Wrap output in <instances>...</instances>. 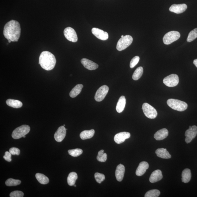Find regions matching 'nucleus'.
<instances>
[{
  "mask_svg": "<svg viewBox=\"0 0 197 197\" xmlns=\"http://www.w3.org/2000/svg\"><path fill=\"white\" fill-rule=\"evenodd\" d=\"M69 154L73 157H77L83 153V151L81 149H75L69 150L68 151Z\"/></svg>",
  "mask_w": 197,
  "mask_h": 197,
  "instance_id": "nucleus-32",
  "label": "nucleus"
},
{
  "mask_svg": "<svg viewBox=\"0 0 197 197\" xmlns=\"http://www.w3.org/2000/svg\"><path fill=\"white\" fill-rule=\"evenodd\" d=\"M139 59H140V58L138 56H136L133 57L130 61V68H133L135 67L139 62Z\"/></svg>",
  "mask_w": 197,
  "mask_h": 197,
  "instance_id": "nucleus-36",
  "label": "nucleus"
},
{
  "mask_svg": "<svg viewBox=\"0 0 197 197\" xmlns=\"http://www.w3.org/2000/svg\"><path fill=\"white\" fill-rule=\"evenodd\" d=\"M97 159L98 161L104 162L107 159V155L106 153H104L103 150H101L98 152L97 156Z\"/></svg>",
  "mask_w": 197,
  "mask_h": 197,
  "instance_id": "nucleus-31",
  "label": "nucleus"
},
{
  "mask_svg": "<svg viewBox=\"0 0 197 197\" xmlns=\"http://www.w3.org/2000/svg\"><path fill=\"white\" fill-rule=\"evenodd\" d=\"M163 82L168 87H175L179 83V77L177 75L172 74L165 77Z\"/></svg>",
  "mask_w": 197,
  "mask_h": 197,
  "instance_id": "nucleus-8",
  "label": "nucleus"
},
{
  "mask_svg": "<svg viewBox=\"0 0 197 197\" xmlns=\"http://www.w3.org/2000/svg\"><path fill=\"white\" fill-rule=\"evenodd\" d=\"M143 73V68L142 67H140L137 68L135 71L132 76V78L134 81H137L140 78Z\"/></svg>",
  "mask_w": 197,
  "mask_h": 197,
  "instance_id": "nucleus-29",
  "label": "nucleus"
},
{
  "mask_svg": "<svg viewBox=\"0 0 197 197\" xmlns=\"http://www.w3.org/2000/svg\"><path fill=\"white\" fill-rule=\"evenodd\" d=\"M81 62L85 68L89 70H94L97 69L98 67L97 63L87 59H82Z\"/></svg>",
  "mask_w": 197,
  "mask_h": 197,
  "instance_id": "nucleus-16",
  "label": "nucleus"
},
{
  "mask_svg": "<svg viewBox=\"0 0 197 197\" xmlns=\"http://www.w3.org/2000/svg\"><path fill=\"white\" fill-rule=\"evenodd\" d=\"M197 38V28L191 31L188 34L187 41L188 42H191Z\"/></svg>",
  "mask_w": 197,
  "mask_h": 197,
  "instance_id": "nucleus-34",
  "label": "nucleus"
},
{
  "mask_svg": "<svg viewBox=\"0 0 197 197\" xmlns=\"http://www.w3.org/2000/svg\"><path fill=\"white\" fill-rule=\"evenodd\" d=\"M130 133L127 132H122L118 133L114 137V140L117 144L124 142L126 139L130 137Z\"/></svg>",
  "mask_w": 197,
  "mask_h": 197,
  "instance_id": "nucleus-15",
  "label": "nucleus"
},
{
  "mask_svg": "<svg viewBox=\"0 0 197 197\" xmlns=\"http://www.w3.org/2000/svg\"><path fill=\"white\" fill-rule=\"evenodd\" d=\"M133 41L132 37L130 35L124 36L119 40L117 44L116 49L118 51L125 50L132 44Z\"/></svg>",
  "mask_w": 197,
  "mask_h": 197,
  "instance_id": "nucleus-5",
  "label": "nucleus"
},
{
  "mask_svg": "<svg viewBox=\"0 0 197 197\" xmlns=\"http://www.w3.org/2000/svg\"><path fill=\"white\" fill-rule=\"evenodd\" d=\"M155 153L158 157L164 159H169L171 157V155L167 150V149L159 148L155 151Z\"/></svg>",
  "mask_w": 197,
  "mask_h": 197,
  "instance_id": "nucleus-22",
  "label": "nucleus"
},
{
  "mask_svg": "<svg viewBox=\"0 0 197 197\" xmlns=\"http://www.w3.org/2000/svg\"><path fill=\"white\" fill-rule=\"evenodd\" d=\"M9 152L12 155H19L20 153V151L17 148L13 147L11 148L9 150Z\"/></svg>",
  "mask_w": 197,
  "mask_h": 197,
  "instance_id": "nucleus-38",
  "label": "nucleus"
},
{
  "mask_svg": "<svg viewBox=\"0 0 197 197\" xmlns=\"http://www.w3.org/2000/svg\"><path fill=\"white\" fill-rule=\"evenodd\" d=\"M36 177L37 180L41 184H46L49 182L48 178L44 174L37 173L36 174Z\"/></svg>",
  "mask_w": 197,
  "mask_h": 197,
  "instance_id": "nucleus-28",
  "label": "nucleus"
},
{
  "mask_svg": "<svg viewBox=\"0 0 197 197\" xmlns=\"http://www.w3.org/2000/svg\"><path fill=\"white\" fill-rule=\"evenodd\" d=\"M7 105L14 108H20L23 106V104L20 100L8 99L6 101Z\"/></svg>",
  "mask_w": 197,
  "mask_h": 197,
  "instance_id": "nucleus-26",
  "label": "nucleus"
},
{
  "mask_svg": "<svg viewBox=\"0 0 197 197\" xmlns=\"http://www.w3.org/2000/svg\"><path fill=\"white\" fill-rule=\"evenodd\" d=\"M66 129L63 126H61L57 129L54 135V138L57 142H61L66 135Z\"/></svg>",
  "mask_w": 197,
  "mask_h": 197,
  "instance_id": "nucleus-12",
  "label": "nucleus"
},
{
  "mask_svg": "<svg viewBox=\"0 0 197 197\" xmlns=\"http://www.w3.org/2000/svg\"><path fill=\"white\" fill-rule=\"evenodd\" d=\"M187 6L185 4H173L169 8V11L179 14L183 13L187 9Z\"/></svg>",
  "mask_w": 197,
  "mask_h": 197,
  "instance_id": "nucleus-14",
  "label": "nucleus"
},
{
  "mask_svg": "<svg viewBox=\"0 0 197 197\" xmlns=\"http://www.w3.org/2000/svg\"><path fill=\"white\" fill-rule=\"evenodd\" d=\"M23 137H24V138H25V137H26L25 135H24V136Z\"/></svg>",
  "mask_w": 197,
  "mask_h": 197,
  "instance_id": "nucleus-44",
  "label": "nucleus"
},
{
  "mask_svg": "<svg viewBox=\"0 0 197 197\" xmlns=\"http://www.w3.org/2000/svg\"><path fill=\"white\" fill-rule=\"evenodd\" d=\"M160 194L159 190H152L148 191L145 194V197H158Z\"/></svg>",
  "mask_w": 197,
  "mask_h": 197,
  "instance_id": "nucleus-33",
  "label": "nucleus"
},
{
  "mask_svg": "<svg viewBox=\"0 0 197 197\" xmlns=\"http://www.w3.org/2000/svg\"><path fill=\"white\" fill-rule=\"evenodd\" d=\"M163 178L161 171L160 170H155L151 173L149 178V181L151 183H155L161 180Z\"/></svg>",
  "mask_w": 197,
  "mask_h": 197,
  "instance_id": "nucleus-19",
  "label": "nucleus"
},
{
  "mask_svg": "<svg viewBox=\"0 0 197 197\" xmlns=\"http://www.w3.org/2000/svg\"><path fill=\"white\" fill-rule=\"evenodd\" d=\"M83 87V85H81V84L77 85L73 88L70 92V96L72 98H74L77 97L79 94L81 93Z\"/></svg>",
  "mask_w": 197,
  "mask_h": 197,
  "instance_id": "nucleus-24",
  "label": "nucleus"
},
{
  "mask_svg": "<svg viewBox=\"0 0 197 197\" xmlns=\"http://www.w3.org/2000/svg\"><path fill=\"white\" fill-rule=\"evenodd\" d=\"M92 33L94 36L100 40L105 41L107 40L108 38V33L99 28H92Z\"/></svg>",
  "mask_w": 197,
  "mask_h": 197,
  "instance_id": "nucleus-13",
  "label": "nucleus"
},
{
  "mask_svg": "<svg viewBox=\"0 0 197 197\" xmlns=\"http://www.w3.org/2000/svg\"><path fill=\"white\" fill-rule=\"evenodd\" d=\"M109 88L107 85H104L101 86L96 91L95 99L96 101L100 102L103 100L108 93Z\"/></svg>",
  "mask_w": 197,
  "mask_h": 197,
  "instance_id": "nucleus-9",
  "label": "nucleus"
},
{
  "mask_svg": "<svg viewBox=\"0 0 197 197\" xmlns=\"http://www.w3.org/2000/svg\"><path fill=\"white\" fill-rule=\"evenodd\" d=\"M142 109L143 113L147 118L153 119L156 117L158 114L156 110L148 103H143Z\"/></svg>",
  "mask_w": 197,
  "mask_h": 197,
  "instance_id": "nucleus-7",
  "label": "nucleus"
},
{
  "mask_svg": "<svg viewBox=\"0 0 197 197\" xmlns=\"http://www.w3.org/2000/svg\"><path fill=\"white\" fill-rule=\"evenodd\" d=\"M21 181L20 180H15L13 179V178H10L6 181L5 184L7 186H15L19 185L21 183Z\"/></svg>",
  "mask_w": 197,
  "mask_h": 197,
  "instance_id": "nucleus-30",
  "label": "nucleus"
},
{
  "mask_svg": "<svg viewBox=\"0 0 197 197\" xmlns=\"http://www.w3.org/2000/svg\"><path fill=\"white\" fill-rule=\"evenodd\" d=\"M149 168V164L146 161H142L139 164L136 171V175L138 176H142L144 174L147 169Z\"/></svg>",
  "mask_w": 197,
  "mask_h": 197,
  "instance_id": "nucleus-17",
  "label": "nucleus"
},
{
  "mask_svg": "<svg viewBox=\"0 0 197 197\" xmlns=\"http://www.w3.org/2000/svg\"><path fill=\"white\" fill-rule=\"evenodd\" d=\"M30 127L27 125H23L14 130L12 134V137L14 139H18L23 137L30 132Z\"/></svg>",
  "mask_w": 197,
  "mask_h": 197,
  "instance_id": "nucleus-4",
  "label": "nucleus"
},
{
  "mask_svg": "<svg viewBox=\"0 0 197 197\" xmlns=\"http://www.w3.org/2000/svg\"><path fill=\"white\" fill-rule=\"evenodd\" d=\"M63 126H65V125H63Z\"/></svg>",
  "mask_w": 197,
  "mask_h": 197,
  "instance_id": "nucleus-45",
  "label": "nucleus"
},
{
  "mask_svg": "<svg viewBox=\"0 0 197 197\" xmlns=\"http://www.w3.org/2000/svg\"><path fill=\"white\" fill-rule=\"evenodd\" d=\"M65 37L70 42H77L78 40L77 36L75 31L72 28L67 27L63 31Z\"/></svg>",
  "mask_w": 197,
  "mask_h": 197,
  "instance_id": "nucleus-10",
  "label": "nucleus"
},
{
  "mask_svg": "<svg viewBox=\"0 0 197 197\" xmlns=\"http://www.w3.org/2000/svg\"><path fill=\"white\" fill-rule=\"evenodd\" d=\"M95 178L98 183L100 184L105 180V177L104 174L99 173H96L95 174Z\"/></svg>",
  "mask_w": 197,
  "mask_h": 197,
  "instance_id": "nucleus-35",
  "label": "nucleus"
},
{
  "mask_svg": "<svg viewBox=\"0 0 197 197\" xmlns=\"http://www.w3.org/2000/svg\"><path fill=\"white\" fill-rule=\"evenodd\" d=\"M168 106L173 109L179 112H183L188 107V104L179 100L170 98L167 101Z\"/></svg>",
  "mask_w": 197,
  "mask_h": 197,
  "instance_id": "nucleus-3",
  "label": "nucleus"
},
{
  "mask_svg": "<svg viewBox=\"0 0 197 197\" xmlns=\"http://www.w3.org/2000/svg\"><path fill=\"white\" fill-rule=\"evenodd\" d=\"M11 155L10 152L6 151L5 153V155L3 156L4 159L8 162L11 161L12 160L11 159Z\"/></svg>",
  "mask_w": 197,
  "mask_h": 197,
  "instance_id": "nucleus-39",
  "label": "nucleus"
},
{
  "mask_svg": "<svg viewBox=\"0 0 197 197\" xmlns=\"http://www.w3.org/2000/svg\"><path fill=\"white\" fill-rule=\"evenodd\" d=\"M168 134H169V132L167 129H162L155 133L154 135V138L157 141L163 140L167 138Z\"/></svg>",
  "mask_w": 197,
  "mask_h": 197,
  "instance_id": "nucleus-20",
  "label": "nucleus"
},
{
  "mask_svg": "<svg viewBox=\"0 0 197 197\" xmlns=\"http://www.w3.org/2000/svg\"><path fill=\"white\" fill-rule=\"evenodd\" d=\"M95 131L94 129L89 130H84L80 134V136L82 140L91 138L94 136Z\"/></svg>",
  "mask_w": 197,
  "mask_h": 197,
  "instance_id": "nucleus-23",
  "label": "nucleus"
},
{
  "mask_svg": "<svg viewBox=\"0 0 197 197\" xmlns=\"http://www.w3.org/2000/svg\"><path fill=\"white\" fill-rule=\"evenodd\" d=\"M125 173V167L122 164H119L117 167L115 174L116 180L118 182H121L124 178Z\"/></svg>",
  "mask_w": 197,
  "mask_h": 197,
  "instance_id": "nucleus-18",
  "label": "nucleus"
},
{
  "mask_svg": "<svg viewBox=\"0 0 197 197\" xmlns=\"http://www.w3.org/2000/svg\"><path fill=\"white\" fill-rule=\"evenodd\" d=\"M56 60L54 55L48 51H44L39 57V64L43 69L50 71L54 68Z\"/></svg>",
  "mask_w": 197,
  "mask_h": 197,
  "instance_id": "nucleus-2",
  "label": "nucleus"
},
{
  "mask_svg": "<svg viewBox=\"0 0 197 197\" xmlns=\"http://www.w3.org/2000/svg\"><path fill=\"white\" fill-rule=\"evenodd\" d=\"M180 37V34L179 32L172 31L164 35L163 38V42L164 44L169 45L177 40Z\"/></svg>",
  "mask_w": 197,
  "mask_h": 197,
  "instance_id": "nucleus-6",
  "label": "nucleus"
},
{
  "mask_svg": "<svg viewBox=\"0 0 197 197\" xmlns=\"http://www.w3.org/2000/svg\"><path fill=\"white\" fill-rule=\"evenodd\" d=\"M191 178L190 170L189 169H184L182 173V182L186 183L189 182Z\"/></svg>",
  "mask_w": 197,
  "mask_h": 197,
  "instance_id": "nucleus-25",
  "label": "nucleus"
},
{
  "mask_svg": "<svg viewBox=\"0 0 197 197\" xmlns=\"http://www.w3.org/2000/svg\"><path fill=\"white\" fill-rule=\"evenodd\" d=\"M8 40V42H9V43H10L11 42V40Z\"/></svg>",
  "mask_w": 197,
  "mask_h": 197,
  "instance_id": "nucleus-41",
  "label": "nucleus"
},
{
  "mask_svg": "<svg viewBox=\"0 0 197 197\" xmlns=\"http://www.w3.org/2000/svg\"><path fill=\"white\" fill-rule=\"evenodd\" d=\"M197 135V127L196 126H190L189 129L186 131L185 136H186V142L190 143L194 138H195Z\"/></svg>",
  "mask_w": 197,
  "mask_h": 197,
  "instance_id": "nucleus-11",
  "label": "nucleus"
},
{
  "mask_svg": "<svg viewBox=\"0 0 197 197\" xmlns=\"http://www.w3.org/2000/svg\"><path fill=\"white\" fill-rule=\"evenodd\" d=\"M193 63L195 65V66L197 68V59H195Z\"/></svg>",
  "mask_w": 197,
  "mask_h": 197,
  "instance_id": "nucleus-40",
  "label": "nucleus"
},
{
  "mask_svg": "<svg viewBox=\"0 0 197 197\" xmlns=\"http://www.w3.org/2000/svg\"><path fill=\"white\" fill-rule=\"evenodd\" d=\"M24 196V193L19 190L14 191L11 192L10 195V197H23Z\"/></svg>",
  "mask_w": 197,
  "mask_h": 197,
  "instance_id": "nucleus-37",
  "label": "nucleus"
},
{
  "mask_svg": "<svg viewBox=\"0 0 197 197\" xmlns=\"http://www.w3.org/2000/svg\"><path fill=\"white\" fill-rule=\"evenodd\" d=\"M75 186V187H76V186H76L75 184L74 185V186Z\"/></svg>",
  "mask_w": 197,
  "mask_h": 197,
  "instance_id": "nucleus-43",
  "label": "nucleus"
},
{
  "mask_svg": "<svg viewBox=\"0 0 197 197\" xmlns=\"http://www.w3.org/2000/svg\"><path fill=\"white\" fill-rule=\"evenodd\" d=\"M21 28L20 24L15 20H12L4 26L3 35L8 40L17 42L20 37Z\"/></svg>",
  "mask_w": 197,
  "mask_h": 197,
  "instance_id": "nucleus-1",
  "label": "nucleus"
},
{
  "mask_svg": "<svg viewBox=\"0 0 197 197\" xmlns=\"http://www.w3.org/2000/svg\"><path fill=\"white\" fill-rule=\"evenodd\" d=\"M77 174L76 172H72L69 174L67 178L68 184L69 186H72L75 184L76 180L77 179Z\"/></svg>",
  "mask_w": 197,
  "mask_h": 197,
  "instance_id": "nucleus-27",
  "label": "nucleus"
},
{
  "mask_svg": "<svg viewBox=\"0 0 197 197\" xmlns=\"http://www.w3.org/2000/svg\"><path fill=\"white\" fill-rule=\"evenodd\" d=\"M124 35H122V36H121V38L124 37Z\"/></svg>",
  "mask_w": 197,
  "mask_h": 197,
  "instance_id": "nucleus-42",
  "label": "nucleus"
},
{
  "mask_svg": "<svg viewBox=\"0 0 197 197\" xmlns=\"http://www.w3.org/2000/svg\"><path fill=\"white\" fill-rule=\"evenodd\" d=\"M126 104V98L124 96H120L117 103L116 110L117 112L120 113L124 110Z\"/></svg>",
  "mask_w": 197,
  "mask_h": 197,
  "instance_id": "nucleus-21",
  "label": "nucleus"
}]
</instances>
